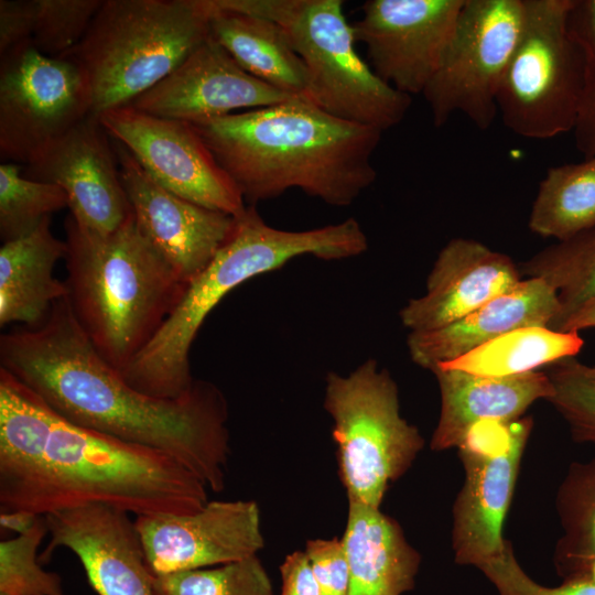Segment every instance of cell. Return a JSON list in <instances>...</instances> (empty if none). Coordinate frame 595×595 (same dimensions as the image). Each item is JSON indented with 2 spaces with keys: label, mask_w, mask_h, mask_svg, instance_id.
I'll list each match as a JSON object with an SVG mask.
<instances>
[{
  "label": "cell",
  "mask_w": 595,
  "mask_h": 595,
  "mask_svg": "<svg viewBox=\"0 0 595 595\" xmlns=\"http://www.w3.org/2000/svg\"><path fill=\"white\" fill-rule=\"evenodd\" d=\"M97 117L109 136L164 188L235 217L245 212L242 195L188 122L153 116L131 105Z\"/></svg>",
  "instance_id": "obj_13"
},
{
  "label": "cell",
  "mask_w": 595,
  "mask_h": 595,
  "mask_svg": "<svg viewBox=\"0 0 595 595\" xmlns=\"http://www.w3.org/2000/svg\"><path fill=\"white\" fill-rule=\"evenodd\" d=\"M528 226L544 238L572 239L595 227V156L550 167L539 184Z\"/></svg>",
  "instance_id": "obj_28"
},
{
  "label": "cell",
  "mask_w": 595,
  "mask_h": 595,
  "mask_svg": "<svg viewBox=\"0 0 595 595\" xmlns=\"http://www.w3.org/2000/svg\"><path fill=\"white\" fill-rule=\"evenodd\" d=\"M523 20L524 0H465L452 40L422 93L435 127L459 112L479 130L490 128Z\"/></svg>",
  "instance_id": "obj_10"
},
{
  "label": "cell",
  "mask_w": 595,
  "mask_h": 595,
  "mask_svg": "<svg viewBox=\"0 0 595 595\" xmlns=\"http://www.w3.org/2000/svg\"><path fill=\"white\" fill-rule=\"evenodd\" d=\"M569 359L553 364L549 371L553 391L547 401L564 419L574 442L595 446V385L577 374Z\"/></svg>",
  "instance_id": "obj_35"
},
{
  "label": "cell",
  "mask_w": 595,
  "mask_h": 595,
  "mask_svg": "<svg viewBox=\"0 0 595 595\" xmlns=\"http://www.w3.org/2000/svg\"><path fill=\"white\" fill-rule=\"evenodd\" d=\"M65 240L51 229V217L32 232L3 242L0 248V325L12 323L34 327L48 315L52 306L67 296L64 281L53 274L55 264L65 259Z\"/></svg>",
  "instance_id": "obj_24"
},
{
  "label": "cell",
  "mask_w": 595,
  "mask_h": 595,
  "mask_svg": "<svg viewBox=\"0 0 595 595\" xmlns=\"http://www.w3.org/2000/svg\"><path fill=\"white\" fill-rule=\"evenodd\" d=\"M499 595H595V583L567 581L555 587L542 586L519 565L510 541L502 551L478 567Z\"/></svg>",
  "instance_id": "obj_36"
},
{
  "label": "cell",
  "mask_w": 595,
  "mask_h": 595,
  "mask_svg": "<svg viewBox=\"0 0 595 595\" xmlns=\"http://www.w3.org/2000/svg\"><path fill=\"white\" fill-rule=\"evenodd\" d=\"M441 410L431 439L433 451L458 447L467 433L483 422H512L537 400H547L553 386L548 374L489 377L450 368L432 371Z\"/></svg>",
  "instance_id": "obj_22"
},
{
  "label": "cell",
  "mask_w": 595,
  "mask_h": 595,
  "mask_svg": "<svg viewBox=\"0 0 595 595\" xmlns=\"http://www.w3.org/2000/svg\"><path fill=\"white\" fill-rule=\"evenodd\" d=\"M112 144L120 180L140 228L188 284L230 237L236 217L203 207L164 188L123 144L113 139Z\"/></svg>",
  "instance_id": "obj_17"
},
{
  "label": "cell",
  "mask_w": 595,
  "mask_h": 595,
  "mask_svg": "<svg viewBox=\"0 0 595 595\" xmlns=\"http://www.w3.org/2000/svg\"><path fill=\"white\" fill-rule=\"evenodd\" d=\"M521 271L556 291L560 312L548 326L556 329L577 307L595 298V229L536 253L522 263Z\"/></svg>",
  "instance_id": "obj_29"
},
{
  "label": "cell",
  "mask_w": 595,
  "mask_h": 595,
  "mask_svg": "<svg viewBox=\"0 0 595 595\" xmlns=\"http://www.w3.org/2000/svg\"><path fill=\"white\" fill-rule=\"evenodd\" d=\"M207 486L169 455L76 425L0 368V509L48 513L106 504L191 515Z\"/></svg>",
  "instance_id": "obj_2"
},
{
  "label": "cell",
  "mask_w": 595,
  "mask_h": 595,
  "mask_svg": "<svg viewBox=\"0 0 595 595\" xmlns=\"http://www.w3.org/2000/svg\"><path fill=\"white\" fill-rule=\"evenodd\" d=\"M33 0L0 1V57L32 43Z\"/></svg>",
  "instance_id": "obj_38"
},
{
  "label": "cell",
  "mask_w": 595,
  "mask_h": 595,
  "mask_svg": "<svg viewBox=\"0 0 595 595\" xmlns=\"http://www.w3.org/2000/svg\"><path fill=\"white\" fill-rule=\"evenodd\" d=\"M574 0H524L520 39L498 95L504 125L527 139L573 131L583 89L584 57L569 28Z\"/></svg>",
  "instance_id": "obj_9"
},
{
  "label": "cell",
  "mask_w": 595,
  "mask_h": 595,
  "mask_svg": "<svg viewBox=\"0 0 595 595\" xmlns=\"http://www.w3.org/2000/svg\"><path fill=\"white\" fill-rule=\"evenodd\" d=\"M152 575L212 567L264 547L255 500H213L191 515H143L134 520Z\"/></svg>",
  "instance_id": "obj_15"
},
{
  "label": "cell",
  "mask_w": 595,
  "mask_h": 595,
  "mask_svg": "<svg viewBox=\"0 0 595 595\" xmlns=\"http://www.w3.org/2000/svg\"><path fill=\"white\" fill-rule=\"evenodd\" d=\"M23 175L60 186L75 220L98 232L118 228L129 216L112 139L97 116L89 115L47 144Z\"/></svg>",
  "instance_id": "obj_16"
},
{
  "label": "cell",
  "mask_w": 595,
  "mask_h": 595,
  "mask_svg": "<svg viewBox=\"0 0 595 595\" xmlns=\"http://www.w3.org/2000/svg\"><path fill=\"white\" fill-rule=\"evenodd\" d=\"M367 248V236L355 218L291 231L269 226L255 206H247L236 217L230 237L186 285L176 306L121 376L149 396H182L195 380L190 363L193 342L207 315L231 290L300 256L339 260L359 256Z\"/></svg>",
  "instance_id": "obj_4"
},
{
  "label": "cell",
  "mask_w": 595,
  "mask_h": 595,
  "mask_svg": "<svg viewBox=\"0 0 595 595\" xmlns=\"http://www.w3.org/2000/svg\"><path fill=\"white\" fill-rule=\"evenodd\" d=\"M190 125L252 206L299 188L344 207L377 177L372 155L382 132L301 96Z\"/></svg>",
  "instance_id": "obj_3"
},
{
  "label": "cell",
  "mask_w": 595,
  "mask_h": 595,
  "mask_svg": "<svg viewBox=\"0 0 595 595\" xmlns=\"http://www.w3.org/2000/svg\"><path fill=\"white\" fill-rule=\"evenodd\" d=\"M465 0H368L351 26L372 71L405 95L422 94L452 40Z\"/></svg>",
  "instance_id": "obj_14"
},
{
  "label": "cell",
  "mask_w": 595,
  "mask_h": 595,
  "mask_svg": "<svg viewBox=\"0 0 595 595\" xmlns=\"http://www.w3.org/2000/svg\"><path fill=\"white\" fill-rule=\"evenodd\" d=\"M212 7L210 35L253 77L290 95L306 98L307 69L285 31L263 17Z\"/></svg>",
  "instance_id": "obj_25"
},
{
  "label": "cell",
  "mask_w": 595,
  "mask_h": 595,
  "mask_svg": "<svg viewBox=\"0 0 595 595\" xmlns=\"http://www.w3.org/2000/svg\"><path fill=\"white\" fill-rule=\"evenodd\" d=\"M152 584L155 595H274L258 554L217 566L153 575Z\"/></svg>",
  "instance_id": "obj_31"
},
{
  "label": "cell",
  "mask_w": 595,
  "mask_h": 595,
  "mask_svg": "<svg viewBox=\"0 0 595 595\" xmlns=\"http://www.w3.org/2000/svg\"><path fill=\"white\" fill-rule=\"evenodd\" d=\"M586 328H595V298L577 307L554 331L580 333Z\"/></svg>",
  "instance_id": "obj_40"
},
{
  "label": "cell",
  "mask_w": 595,
  "mask_h": 595,
  "mask_svg": "<svg viewBox=\"0 0 595 595\" xmlns=\"http://www.w3.org/2000/svg\"><path fill=\"white\" fill-rule=\"evenodd\" d=\"M520 281V270L507 255L474 239L454 238L439 252L425 294L400 311L401 323L410 333L444 327Z\"/></svg>",
  "instance_id": "obj_20"
},
{
  "label": "cell",
  "mask_w": 595,
  "mask_h": 595,
  "mask_svg": "<svg viewBox=\"0 0 595 595\" xmlns=\"http://www.w3.org/2000/svg\"><path fill=\"white\" fill-rule=\"evenodd\" d=\"M321 595H348L349 569L342 538L311 539L305 544Z\"/></svg>",
  "instance_id": "obj_37"
},
{
  "label": "cell",
  "mask_w": 595,
  "mask_h": 595,
  "mask_svg": "<svg viewBox=\"0 0 595 595\" xmlns=\"http://www.w3.org/2000/svg\"><path fill=\"white\" fill-rule=\"evenodd\" d=\"M583 345L584 340L578 333L554 331L547 326H527L505 333L436 368L489 377L515 376L575 357Z\"/></svg>",
  "instance_id": "obj_26"
},
{
  "label": "cell",
  "mask_w": 595,
  "mask_h": 595,
  "mask_svg": "<svg viewBox=\"0 0 595 595\" xmlns=\"http://www.w3.org/2000/svg\"><path fill=\"white\" fill-rule=\"evenodd\" d=\"M67 300L98 354L121 372L182 298L186 283L149 241L133 212L98 232L65 219Z\"/></svg>",
  "instance_id": "obj_5"
},
{
  "label": "cell",
  "mask_w": 595,
  "mask_h": 595,
  "mask_svg": "<svg viewBox=\"0 0 595 595\" xmlns=\"http://www.w3.org/2000/svg\"><path fill=\"white\" fill-rule=\"evenodd\" d=\"M104 0H33L32 45L58 57L75 48L86 34Z\"/></svg>",
  "instance_id": "obj_33"
},
{
  "label": "cell",
  "mask_w": 595,
  "mask_h": 595,
  "mask_svg": "<svg viewBox=\"0 0 595 595\" xmlns=\"http://www.w3.org/2000/svg\"><path fill=\"white\" fill-rule=\"evenodd\" d=\"M279 569L282 581L280 595H321L305 551L296 550L286 554Z\"/></svg>",
  "instance_id": "obj_39"
},
{
  "label": "cell",
  "mask_w": 595,
  "mask_h": 595,
  "mask_svg": "<svg viewBox=\"0 0 595 595\" xmlns=\"http://www.w3.org/2000/svg\"><path fill=\"white\" fill-rule=\"evenodd\" d=\"M48 534L45 516L25 534L0 542V595H67L56 572L43 569L37 550Z\"/></svg>",
  "instance_id": "obj_32"
},
{
  "label": "cell",
  "mask_w": 595,
  "mask_h": 595,
  "mask_svg": "<svg viewBox=\"0 0 595 595\" xmlns=\"http://www.w3.org/2000/svg\"><path fill=\"white\" fill-rule=\"evenodd\" d=\"M531 425L530 419L483 422L457 447L465 470L453 507L457 564L479 567L502 551V526Z\"/></svg>",
  "instance_id": "obj_12"
},
{
  "label": "cell",
  "mask_w": 595,
  "mask_h": 595,
  "mask_svg": "<svg viewBox=\"0 0 595 595\" xmlns=\"http://www.w3.org/2000/svg\"><path fill=\"white\" fill-rule=\"evenodd\" d=\"M569 28L584 57L583 89L573 132L576 149L589 159L595 156V0H574Z\"/></svg>",
  "instance_id": "obj_34"
},
{
  "label": "cell",
  "mask_w": 595,
  "mask_h": 595,
  "mask_svg": "<svg viewBox=\"0 0 595 595\" xmlns=\"http://www.w3.org/2000/svg\"><path fill=\"white\" fill-rule=\"evenodd\" d=\"M209 0H104L63 55L84 71L91 115L130 105L210 36Z\"/></svg>",
  "instance_id": "obj_6"
},
{
  "label": "cell",
  "mask_w": 595,
  "mask_h": 595,
  "mask_svg": "<svg viewBox=\"0 0 595 595\" xmlns=\"http://www.w3.org/2000/svg\"><path fill=\"white\" fill-rule=\"evenodd\" d=\"M292 97L247 73L210 35L130 105L153 116L191 123L273 106Z\"/></svg>",
  "instance_id": "obj_18"
},
{
  "label": "cell",
  "mask_w": 595,
  "mask_h": 595,
  "mask_svg": "<svg viewBox=\"0 0 595 595\" xmlns=\"http://www.w3.org/2000/svg\"><path fill=\"white\" fill-rule=\"evenodd\" d=\"M555 508L562 528L553 559L558 575L595 583V457L570 465Z\"/></svg>",
  "instance_id": "obj_27"
},
{
  "label": "cell",
  "mask_w": 595,
  "mask_h": 595,
  "mask_svg": "<svg viewBox=\"0 0 595 595\" xmlns=\"http://www.w3.org/2000/svg\"><path fill=\"white\" fill-rule=\"evenodd\" d=\"M559 312L556 291L539 278H529L444 327L409 333L407 346L414 364L433 371L516 328L548 327Z\"/></svg>",
  "instance_id": "obj_21"
},
{
  "label": "cell",
  "mask_w": 595,
  "mask_h": 595,
  "mask_svg": "<svg viewBox=\"0 0 595 595\" xmlns=\"http://www.w3.org/2000/svg\"><path fill=\"white\" fill-rule=\"evenodd\" d=\"M323 404L333 420L347 499L380 508L389 485L408 472L424 446L418 428L400 414L397 383L368 359L348 375L328 372Z\"/></svg>",
  "instance_id": "obj_8"
},
{
  "label": "cell",
  "mask_w": 595,
  "mask_h": 595,
  "mask_svg": "<svg viewBox=\"0 0 595 595\" xmlns=\"http://www.w3.org/2000/svg\"><path fill=\"white\" fill-rule=\"evenodd\" d=\"M50 540L39 559L60 548L79 560L98 595H155L134 521L122 509L87 504L45 516Z\"/></svg>",
  "instance_id": "obj_19"
},
{
  "label": "cell",
  "mask_w": 595,
  "mask_h": 595,
  "mask_svg": "<svg viewBox=\"0 0 595 595\" xmlns=\"http://www.w3.org/2000/svg\"><path fill=\"white\" fill-rule=\"evenodd\" d=\"M68 207L57 185L30 180L14 163L0 165V237L3 242L32 232L47 217Z\"/></svg>",
  "instance_id": "obj_30"
},
{
  "label": "cell",
  "mask_w": 595,
  "mask_h": 595,
  "mask_svg": "<svg viewBox=\"0 0 595 595\" xmlns=\"http://www.w3.org/2000/svg\"><path fill=\"white\" fill-rule=\"evenodd\" d=\"M91 115L87 77L73 60L32 43L0 57V154L28 163Z\"/></svg>",
  "instance_id": "obj_11"
},
{
  "label": "cell",
  "mask_w": 595,
  "mask_h": 595,
  "mask_svg": "<svg viewBox=\"0 0 595 595\" xmlns=\"http://www.w3.org/2000/svg\"><path fill=\"white\" fill-rule=\"evenodd\" d=\"M348 569V595H402L414 587L420 553L399 522L380 508L348 500L342 537Z\"/></svg>",
  "instance_id": "obj_23"
},
{
  "label": "cell",
  "mask_w": 595,
  "mask_h": 595,
  "mask_svg": "<svg viewBox=\"0 0 595 595\" xmlns=\"http://www.w3.org/2000/svg\"><path fill=\"white\" fill-rule=\"evenodd\" d=\"M572 368L580 374L583 378L595 385V366H587L574 359L570 358Z\"/></svg>",
  "instance_id": "obj_42"
},
{
  "label": "cell",
  "mask_w": 595,
  "mask_h": 595,
  "mask_svg": "<svg viewBox=\"0 0 595 595\" xmlns=\"http://www.w3.org/2000/svg\"><path fill=\"white\" fill-rule=\"evenodd\" d=\"M225 10L279 24L309 74L306 99L324 111L380 130L399 125L411 96L383 82L357 53L342 0H214Z\"/></svg>",
  "instance_id": "obj_7"
},
{
  "label": "cell",
  "mask_w": 595,
  "mask_h": 595,
  "mask_svg": "<svg viewBox=\"0 0 595 595\" xmlns=\"http://www.w3.org/2000/svg\"><path fill=\"white\" fill-rule=\"evenodd\" d=\"M0 368L65 420L164 453L209 491L225 488L230 447L223 391L202 379L177 398L131 387L98 354L66 296L40 325L1 335Z\"/></svg>",
  "instance_id": "obj_1"
},
{
  "label": "cell",
  "mask_w": 595,
  "mask_h": 595,
  "mask_svg": "<svg viewBox=\"0 0 595 595\" xmlns=\"http://www.w3.org/2000/svg\"><path fill=\"white\" fill-rule=\"evenodd\" d=\"M42 515L28 511H1L0 527L4 531L15 532L18 536L28 533Z\"/></svg>",
  "instance_id": "obj_41"
}]
</instances>
